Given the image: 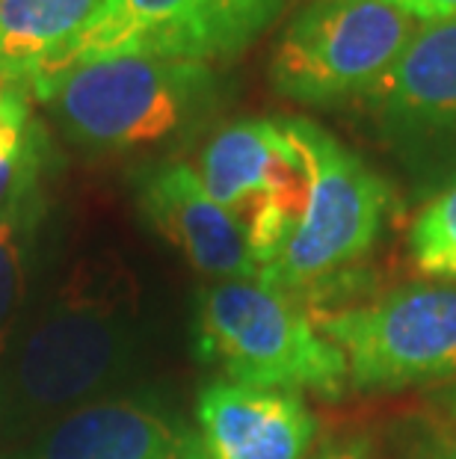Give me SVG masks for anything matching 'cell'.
Wrapping results in <instances>:
<instances>
[{
    "mask_svg": "<svg viewBox=\"0 0 456 459\" xmlns=\"http://www.w3.org/2000/svg\"><path fill=\"white\" fill-rule=\"evenodd\" d=\"M142 344V290L116 255L81 258L0 359V427L36 436L56 418L107 397Z\"/></svg>",
    "mask_w": 456,
    "mask_h": 459,
    "instance_id": "6da1fadb",
    "label": "cell"
},
{
    "mask_svg": "<svg viewBox=\"0 0 456 459\" xmlns=\"http://www.w3.org/2000/svg\"><path fill=\"white\" fill-rule=\"evenodd\" d=\"M285 128L308 166V199L294 231L255 279L323 315L358 285L362 264L383 234L391 187L320 125L288 116Z\"/></svg>",
    "mask_w": 456,
    "mask_h": 459,
    "instance_id": "7a4b0ae2",
    "label": "cell"
},
{
    "mask_svg": "<svg viewBox=\"0 0 456 459\" xmlns=\"http://www.w3.org/2000/svg\"><path fill=\"white\" fill-rule=\"evenodd\" d=\"M196 353L237 385L320 397H341L350 385L344 353L308 308L258 279H226L202 290Z\"/></svg>",
    "mask_w": 456,
    "mask_h": 459,
    "instance_id": "3957f363",
    "label": "cell"
},
{
    "mask_svg": "<svg viewBox=\"0 0 456 459\" xmlns=\"http://www.w3.org/2000/svg\"><path fill=\"white\" fill-rule=\"evenodd\" d=\"M211 95L213 68L205 60L122 54L74 68L42 101L77 145L125 152L187 128Z\"/></svg>",
    "mask_w": 456,
    "mask_h": 459,
    "instance_id": "277c9868",
    "label": "cell"
},
{
    "mask_svg": "<svg viewBox=\"0 0 456 459\" xmlns=\"http://www.w3.org/2000/svg\"><path fill=\"white\" fill-rule=\"evenodd\" d=\"M421 24L385 0H312L281 33L270 83L288 101H358L397 63Z\"/></svg>",
    "mask_w": 456,
    "mask_h": 459,
    "instance_id": "5b68a950",
    "label": "cell"
},
{
    "mask_svg": "<svg viewBox=\"0 0 456 459\" xmlns=\"http://www.w3.org/2000/svg\"><path fill=\"white\" fill-rule=\"evenodd\" d=\"M358 392H397L456 377V288L409 285L365 306L314 315Z\"/></svg>",
    "mask_w": 456,
    "mask_h": 459,
    "instance_id": "8992f818",
    "label": "cell"
},
{
    "mask_svg": "<svg viewBox=\"0 0 456 459\" xmlns=\"http://www.w3.org/2000/svg\"><path fill=\"white\" fill-rule=\"evenodd\" d=\"M196 172L244 229L255 267H267L308 199V166L285 128V116L226 125L205 145Z\"/></svg>",
    "mask_w": 456,
    "mask_h": 459,
    "instance_id": "52a82bcc",
    "label": "cell"
},
{
    "mask_svg": "<svg viewBox=\"0 0 456 459\" xmlns=\"http://www.w3.org/2000/svg\"><path fill=\"white\" fill-rule=\"evenodd\" d=\"M358 101L374 134L415 178L456 184V22L421 24Z\"/></svg>",
    "mask_w": 456,
    "mask_h": 459,
    "instance_id": "ba28073f",
    "label": "cell"
},
{
    "mask_svg": "<svg viewBox=\"0 0 456 459\" xmlns=\"http://www.w3.org/2000/svg\"><path fill=\"white\" fill-rule=\"evenodd\" d=\"M9 459H205V447L151 400L107 394L42 427Z\"/></svg>",
    "mask_w": 456,
    "mask_h": 459,
    "instance_id": "9c48e42d",
    "label": "cell"
},
{
    "mask_svg": "<svg viewBox=\"0 0 456 459\" xmlns=\"http://www.w3.org/2000/svg\"><path fill=\"white\" fill-rule=\"evenodd\" d=\"M208 9L211 0H99L83 30L33 74L30 95L42 101L56 81L104 56L158 54L205 60Z\"/></svg>",
    "mask_w": 456,
    "mask_h": 459,
    "instance_id": "30bf717a",
    "label": "cell"
},
{
    "mask_svg": "<svg viewBox=\"0 0 456 459\" xmlns=\"http://www.w3.org/2000/svg\"><path fill=\"white\" fill-rule=\"evenodd\" d=\"M137 204L145 222L176 247L199 273L226 279H255V258L244 229L211 196L190 163L163 160L140 175Z\"/></svg>",
    "mask_w": 456,
    "mask_h": 459,
    "instance_id": "8fae6325",
    "label": "cell"
},
{
    "mask_svg": "<svg viewBox=\"0 0 456 459\" xmlns=\"http://www.w3.org/2000/svg\"><path fill=\"white\" fill-rule=\"evenodd\" d=\"M196 418L205 459H305L317 436L303 394L228 379L202 388Z\"/></svg>",
    "mask_w": 456,
    "mask_h": 459,
    "instance_id": "7c38bea8",
    "label": "cell"
},
{
    "mask_svg": "<svg viewBox=\"0 0 456 459\" xmlns=\"http://www.w3.org/2000/svg\"><path fill=\"white\" fill-rule=\"evenodd\" d=\"M99 0H0V77L27 83L90 22Z\"/></svg>",
    "mask_w": 456,
    "mask_h": 459,
    "instance_id": "4fadbf2b",
    "label": "cell"
},
{
    "mask_svg": "<svg viewBox=\"0 0 456 459\" xmlns=\"http://www.w3.org/2000/svg\"><path fill=\"white\" fill-rule=\"evenodd\" d=\"M42 217L39 190L18 199L0 217V359L6 356L24 317L30 255L36 247V222Z\"/></svg>",
    "mask_w": 456,
    "mask_h": 459,
    "instance_id": "5bb4252c",
    "label": "cell"
},
{
    "mask_svg": "<svg viewBox=\"0 0 456 459\" xmlns=\"http://www.w3.org/2000/svg\"><path fill=\"white\" fill-rule=\"evenodd\" d=\"M290 0H211L205 60H231L255 42Z\"/></svg>",
    "mask_w": 456,
    "mask_h": 459,
    "instance_id": "9a60e30c",
    "label": "cell"
},
{
    "mask_svg": "<svg viewBox=\"0 0 456 459\" xmlns=\"http://www.w3.org/2000/svg\"><path fill=\"white\" fill-rule=\"evenodd\" d=\"M415 267L433 279H456V184L424 204L409 229Z\"/></svg>",
    "mask_w": 456,
    "mask_h": 459,
    "instance_id": "2e32d148",
    "label": "cell"
},
{
    "mask_svg": "<svg viewBox=\"0 0 456 459\" xmlns=\"http://www.w3.org/2000/svg\"><path fill=\"white\" fill-rule=\"evenodd\" d=\"M42 152H45V140L36 125L30 140H27L22 149L0 154V217H4L18 199L30 196L33 190H39Z\"/></svg>",
    "mask_w": 456,
    "mask_h": 459,
    "instance_id": "e0dca14e",
    "label": "cell"
},
{
    "mask_svg": "<svg viewBox=\"0 0 456 459\" xmlns=\"http://www.w3.org/2000/svg\"><path fill=\"white\" fill-rule=\"evenodd\" d=\"M36 128L30 116V86L0 77V154L15 152Z\"/></svg>",
    "mask_w": 456,
    "mask_h": 459,
    "instance_id": "ac0fdd59",
    "label": "cell"
},
{
    "mask_svg": "<svg viewBox=\"0 0 456 459\" xmlns=\"http://www.w3.org/2000/svg\"><path fill=\"white\" fill-rule=\"evenodd\" d=\"M409 459H456V424H426L412 438Z\"/></svg>",
    "mask_w": 456,
    "mask_h": 459,
    "instance_id": "d6986e66",
    "label": "cell"
},
{
    "mask_svg": "<svg viewBox=\"0 0 456 459\" xmlns=\"http://www.w3.org/2000/svg\"><path fill=\"white\" fill-rule=\"evenodd\" d=\"M385 4L400 9L418 24L456 22V0H385Z\"/></svg>",
    "mask_w": 456,
    "mask_h": 459,
    "instance_id": "ffe728a7",
    "label": "cell"
},
{
    "mask_svg": "<svg viewBox=\"0 0 456 459\" xmlns=\"http://www.w3.org/2000/svg\"><path fill=\"white\" fill-rule=\"evenodd\" d=\"M314 459H374V445L367 436H353L323 447Z\"/></svg>",
    "mask_w": 456,
    "mask_h": 459,
    "instance_id": "44dd1931",
    "label": "cell"
},
{
    "mask_svg": "<svg viewBox=\"0 0 456 459\" xmlns=\"http://www.w3.org/2000/svg\"><path fill=\"white\" fill-rule=\"evenodd\" d=\"M442 400H444V406H448V415H451V421L456 424V385H453L451 392L444 394Z\"/></svg>",
    "mask_w": 456,
    "mask_h": 459,
    "instance_id": "7402d4cb",
    "label": "cell"
}]
</instances>
